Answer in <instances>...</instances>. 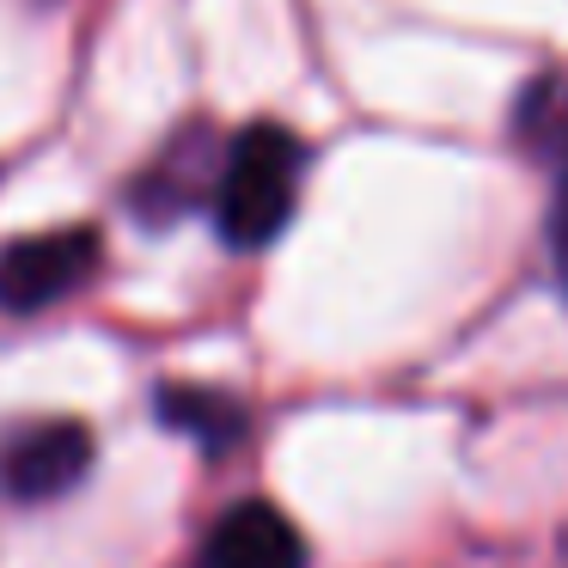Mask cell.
Segmentation results:
<instances>
[{
	"label": "cell",
	"instance_id": "obj_1",
	"mask_svg": "<svg viewBox=\"0 0 568 568\" xmlns=\"http://www.w3.org/2000/svg\"><path fill=\"white\" fill-rule=\"evenodd\" d=\"M300 165H306V148L282 123H251L226 148L221 178H214V226H221L226 245L263 251L294 221Z\"/></svg>",
	"mask_w": 568,
	"mask_h": 568
},
{
	"label": "cell",
	"instance_id": "obj_2",
	"mask_svg": "<svg viewBox=\"0 0 568 568\" xmlns=\"http://www.w3.org/2000/svg\"><path fill=\"white\" fill-rule=\"evenodd\" d=\"M104 245L92 226H55V233H31L19 245L0 251V312H43L68 300L92 270H99Z\"/></svg>",
	"mask_w": 568,
	"mask_h": 568
},
{
	"label": "cell",
	"instance_id": "obj_3",
	"mask_svg": "<svg viewBox=\"0 0 568 568\" xmlns=\"http://www.w3.org/2000/svg\"><path fill=\"white\" fill-rule=\"evenodd\" d=\"M92 470V434L80 422H38L0 453V489L13 501H55Z\"/></svg>",
	"mask_w": 568,
	"mask_h": 568
},
{
	"label": "cell",
	"instance_id": "obj_4",
	"mask_svg": "<svg viewBox=\"0 0 568 568\" xmlns=\"http://www.w3.org/2000/svg\"><path fill=\"white\" fill-rule=\"evenodd\" d=\"M196 568H306V538L270 501H239L214 519Z\"/></svg>",
	"mask_w": 568,
	"mask_h": 568
},
{
	"label": "cell",
	"instance_id": "obj_5",
	"mask_svg": "<svg viewBox=\"0 0 568 568\" xmlns=\"http://www.w3.org/2000/svg\"><path fill=\"white\" fill-rule=\"evenodd\" d=\"M519 141L556 172V202H550V245L556 270L568 275V87H538L519 104Z\"/></svg>",
	"mask_w": 568,
	"mask_h": 568
},
{
	"label": "cell",
	"instance_id": "obj_6",
	"mask_svg": "<svg viewBox=\"0 0 568 568\" xmlns=\"http://www.w3.org/2000/svg\"><path fill=\"white\" fill-rule=\"evenodd\" d=\"M160 422H172L178 434H190L209 453H233L245 440V404L209 385H165L160 392Z\"/></svg>",
	"mask_w": 568,
	"mask_h": 568
},
{
	"label": "cell",
	"instance_id": "obj_7",
	"mask_svg": "<svg viewBox=\"0 0 568 568\" xmlns=\"http://www.w3.org/2000/svg\"><path fill=\"white\" fill-rule=\"evenodd\" d=\"M562 550H568V538H562Z\"/></svg>",
	"mask_w": 568,
	"mask_h": 568
}]
</instances>
